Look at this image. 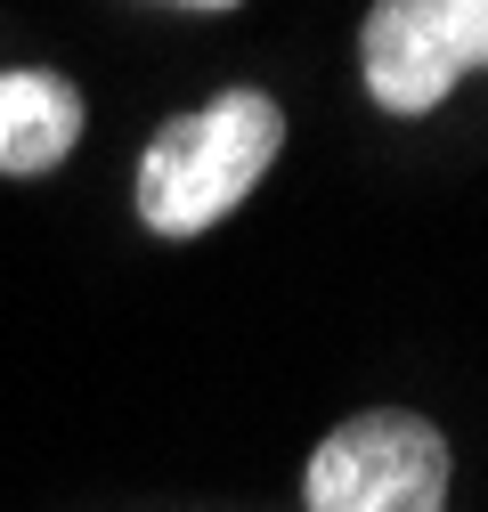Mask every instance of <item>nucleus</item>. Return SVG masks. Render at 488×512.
Here are the masks:
<instances>
[{
    "instance_id": "obj_1",
    "label": "nucleus",
    "mask_w": 488,
    "mask_h": 512,
    "mask_svg": "<svg viewBox=\"0 0 488 512\" xmlns=\"http://www.w3.org/2000/svg\"><path fill=\"white\" fill-rule=\"evenodd\" d=\"M285 155V114L261 90H228L196 114L155 131L139 163V220L155 236H204L261 187V171Z\"/></svg>"
},
{
    "instance_id": "obj_2",
    "label": "nucleus",
    "mask_w": 488,
    "mask_h": 512,
    "mask_svg": "<svg viewBox=\"0 0 488 512\" xmlns=\"http://www.w3.org/2000/svg\"><path fill=\"white\" fill-rule=\"evenodd\" d=\"M310 512H448V439L407 407L334 423L310 456Z\"/></svg>"
},
{
    "instance_id": "obj_3",
    "label": "nucleus",
    "mask_w": 488,
    "mask_h": 512,
    "mask_svg": "<svg viewBox=\"0 0 488 512\" xmlns=\"http://www.w3.org/2000/svg\"><path fill=\"white\" fill-rule=\"evenodd\" d=\"M358 66L383 114H432L464 74L488 66V0H375Z\"/></svg>"
},
{
    "instance_id": "obj_4",
    "label": "nucleus",
    "mask_w": 488,
    "mask_h": 512,
    "mask_svg": "<svg viewBox=\"0 0 488 512\" xmlns=\"http://www.w3.org/2000/svg\"><path fill=\"white\" fill-rule=\"evenodd\" d=\"M74 139H82V90L66 74H41V66L0 74V171L17 179L57 171L74 155Z\"/></svg>"
},
{
    "instance_id": "obj_5",
    "label": "nucleus",
    "mask_w": 488,
    "mask_h": 512,
    "mask_svg": "<svg viewBox=\"0 0 488 512\" xmlns=\"http://www.w3.org/2000/svg\"><path fill=\"white\" fill-rule=\"evenodd\" d=\"M188 9H228V0H188Z\"/></svg>"
}]
</instances>
